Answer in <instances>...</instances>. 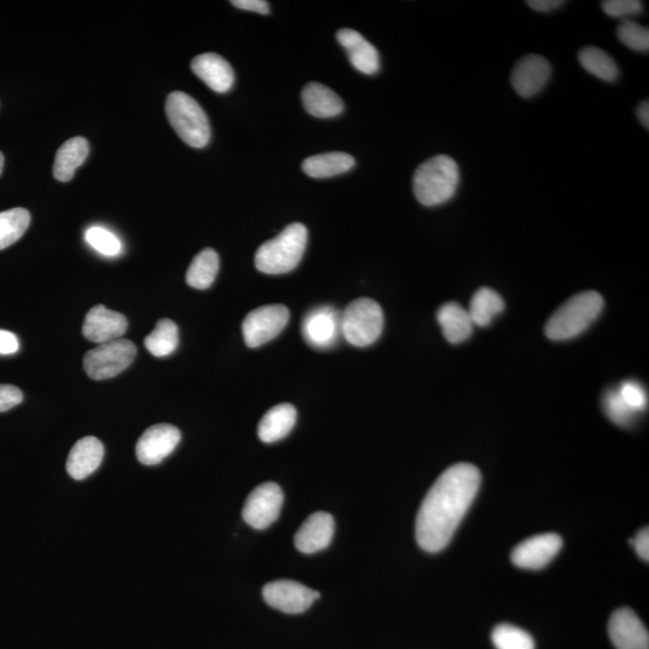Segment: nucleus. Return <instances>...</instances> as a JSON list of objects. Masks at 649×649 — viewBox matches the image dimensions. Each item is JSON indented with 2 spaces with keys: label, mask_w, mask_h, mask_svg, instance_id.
Listing matches in <instances>:
<instances>
[{
  "label": "nucleus",
  "mask_w": 649,
  "mask_h": 649,
  "mask_svg": "<svg viewBox=\"0 0 649 649\" xmlns=\"http://www.w3.org/2000/svg\"><path fill=\"white\" fill-rule=\"evenodd\" d=\"M619 395L628 406L637 414L642 413L647 407V394L642 385L637 381H624L617 387Z\"/></svg>",
  "instance_id": "f704fd0d"
},
{
  "label": "nucleus",
  "mask_w": 649,
  "mask_h": 649,
  "mask_svg": "<svg viewBox=\"0 0 649 649\" xmlns=\"http://www.w3.org/2000/svg\"><path fill=\"white\" fill-rule=\"evenodd\" d=\"M337 40L347 51L350 63L356 70L366 75L378 73L380 69L379 52L359 32L353 31V29H341L337 33Z\"/></svg>",
  "instance_id": "6ab92c4d"
},
{
  "label": "nucleus",
  "mask_w": 649,
  "mask_h": 649,
  "mask_svg": "<svg viewBox=\"0 0 649 649\" xmlns=\"http://www.w3.org/2000/svg\"><path fill=\"white\" fill-rule=\"evenodd\" d=\"M234 7L247 11H254L263 15L270 14V4L264 0H232Z\"/></svg>",
  "instance_id": "58836bf2"
},
{
  "label": "nucleus",
  "mask_w": 649,
  "mask_h": 649,
  "mask_svg": "<svg viewBox=\"0 0 649 649\" xmlns=\"http://www.w3.org/2000/svg\"><path fill=\"white\" fill-rule=\"evenodd\" d=\"M610 639L617 649H649L645 624L630 609L613 613L609 623Z\"/></svg>",
  "instance_id": "dca6fc26"
},
{
  "label": "nucleus",
  "mask_w": 649,
  "mask_h": 649,
  "mask_svg": "<svg viewBox=\"0 0 649 649\" xmlns=\"http://www.w3.org/2000/svg\"><path fill=\"white\" fill-rule=\"evenodd\" d=\"M20 349L19 338L13 332L0 330V355H11Z\"/></svg>",
  "instance_id": "4c0bfd02"
},
{
  "label": "nucleus",
  "mask_w": 649,
  "mask_h": 649,
  "mask_svg": "<svg viewBox=\"0 0 649 649\" xmlns=\"http://www.w3.org/2000/svg\"><path fill=\"white\" fill-rule=\"evenodd\" d=\"M637 555L640 556L643 561H649V531L648 528H643L636 537L631 540Z\"/></svg>",
  "instance_id": "ea45409f"
},
{
  "label": "nucleus",
  "mask_w": 649,
  "mask_h": 649,
  "mask_svg": "<svg viewBox=\"0 0 649 649\" xmlns=\"http://www.w3.org/2000/svg\"><path fill=\"white\" fill-rule=\"evenodd\" d=\"M341 326L345 341L357 348L369 347L383 333V309L371 299L355 300L341 314Z\"/></svg>",
  "instance_id": "423d86ee"
},
{
  "label": "nucleus",
  "mask_w": 649,
  "mask_h": 649,
  "mask_svg": "<svg viewBox=\"0 0 649 649\" xmlns=\"http://www.w3.org/2000/svg\"><path fill=\"white\" fill-rule=\"evenodd\" d=\"M603 402L606 415L615 424L623 427L634 424L637 413L623 401L617 389L607 391Z\"/></svg>",
  "instance_id": "2f4dec72"
},
{
  "label": "nucleus",
  "mask_w": 649,
  "mask_h": 649,
  "mask_svg": "<svg viewBox=\"0 0 649 649\" xmlns=\"http://www.w3.org/2000/svg\"><path fill=\"white\" fill-rule=\"evenodd\" d=\"M104 445L98 438L86 437L71 449L67 461V472L75 480H85L100 467L104 458Z\"/></svg>",
  "instance_id": "aec40b11"
},
{
  "label": "nucleus",
  "mask_w": 649,
  "mask_h": 649,
  "mask_svg": "<svg viewBox=\"0 0 649 649\" xmlns=\"http://www.w3.org/2000/svg\"><path fill=\"white\" fill-rule=\"evenodd\" d=\"M23 401V394L14 385H0V413L8 412Z\"/></svg>",
  "instance_id": "e433bc0d"
},
{
  "label": "nucleus",
  "mask_w": 649,
  "mask_h": 649,
  "mask_svg": "<svg viewBox=\"0 0 649 649\" xmlns=\"http://www.w3.org/2000/svg\"><path fill=\"white\" fill-rule=\"evenodd\" d=\"M138 348L128 339L99 344L97 348L89 350L83 357V367L89 378L105 380L115 378L122 373L135 360Z\"/></svg>",
  "instance_id": "0eeeda50"
},
{
  "label": "nucleus",
  "mask_w": 649,
  "mask_h": 649,
  "mask_svg": "<svg viewBox=\"0 0 649 649\" xmlns=\"http://www.w3.org/2000/svg\"><path fill=\"white\" fill-rule=\"evenodd\" d=\"M460 181V168L455 160L448 156H437L416 169L413 192L421 205L439 206L454 198Z\"/></svg>",
  "instance_id": "f03ea898"
},
{
  "label": "nucleus",
  "mask_w": 649,
  "mask_h": 649,
  "mask_svg": "<svg viewBox=\"0 0 649 649\" xmlns=\"http://www.w3.org/2000/svg\"><path fill=\"white\" fill-rule=\"evenodd\" d=\"M3 168H4V156L3 153L0 152V175H2Z\"/></svg>",
  "instance_id": "37998d69"
},
{
  "label": "nucleus",
  "mask_w": 649,
  "mask_h": 649,
  "mask_svg": "<svg viewBox=\"0 0 649 649\" xmlns=\"http://www.w3.org/2000/svg\"><path fill=\"white\" fill-rule=\"evenodd\" d=\"M307 242L305 225H288L277 237L261 244L255 254L256 270L265 275H284L294 271L306 252Z\"/></svg>",
  "instance_id": "7ed1b4c3"
},
{
  "label": "nucleus",
  "mask_w": 649,
  "mask_h": 649,
  "mask_svg": "<svg viewBox=\"0 0 649 649\" xmlns=\"http://www.w3.org/2000/svg\"><path fill=\"white\" fill-rule=\"evenodd\" d=\"M297 412L289 403L273 407L261 419L258 436L261 442L271 444L287 437L296 425Z\"/></svg>",
  "instance_id": "4be33fe9"
},
{
  "label": "nucleus",
  "mask_w": 649,
  "mask_h": 649,
  "mask_svg": "<svg viewBox=\"0 0 649 649\" xmlns=\"http://www.w3.org/2000/svg\"><path fill=\"white\" fill-rule=\"evenodd\" d=\"M263 597L273 609L296 615L308 610L320 594L302 583L279 580L267 583Z\"/></svg>",
  "instance_id": "9b49d317"
},
{
  "label": "nucleus",
  "mask_w": 649,
  "mask_h": 649,
  "mask_svg": "<svg viewBox=\"0 0 649 649\" xmlns=\"http://www.w3.org/2000/svg\"><path fill=\"white\" fill-rule=\"evenodd\" d=\"M335 534V521L327 512L309 516L295 535L296 549L306 555L323 551L331 544Z\"/></svg>",
  "instance_id": "f3484780"
},
{
  "label": "nucleus",
  "mask_w": 649,
  "mask_h": 649,
  "mask_svg": "<svg viewBox=\"0 0 649 649\" xmlns=\"http://www.w3.org/2000/svg\"><path fill=\"white\" fill-rule=\"evenodd\" d=\"M89 144L85 138H73L65 142L56 154L53 176L59 182L73 180L76 169L86 162Z\"/></svg>",
  "instance_id": "b1692460"
},
{
  "label": "nucleus",
  "mask_w": 649,
  "mask_h": 649,
  "mask_svg": "<svg viewBox=\"0 0 649 649\" xmlns=\"http://www.w3.org/2000/svg\"><path fill=\"white\" fill-rule=\"evenodd\" d=\"M302 336L314 349L327 350L335 347L342 336L341 313L332 306L311 309L303 318Z\"/></svg>",
  "instance_id": "9d476101"
},
{
  "label": "nucleus",
  "mask_w": 649,
  "mask_h": 649,
  "mask_svg": "<svg viewBox=\"0 0 649 649\" xmlns=\"http://www.w3.org/2000/svg\"><path fill=\"white\" fill-rule=\"evenodd\" d=\"M284 494L275 482H266L254 488L243 506V520L254 529L269 528L281 514Z\"/></svg>",
  "instance_id": "1a4fd4ad"
},
{
  "label": "nucleus",
  "mask_w": 649,
  "mask_h": 649,
  "mask_svg": "<svg viewBox=\"0 0 649 649\" xmlns=\"http://www.w3.org/2000/svg\"><path fill=\"white\" fill-rule=\"evenodd\" d=\"M503 311L502 296L490 288H481L476 291L468 309L473 324L481 327L490 325L492 320Z\"/></svg>",
  "instance_id": "bb28decb"
},
{
  "label": "nucleus",
  "mask_w": 649,
  "mask_h": 649,
  "mask_svg": "<svg viewBox=\"0 0 649 649\" xmlns=\"http://www.w3.org/2000/svg\"><path fill=\"white\" fill-rule=\"evenodd\" d=\"M302 103L309 115L318 118L336 117L344 110L341 97L319 82L308 83L303 88Z\"/></svg>",
  "instance_id": "412c9836"
},
{
  "label": "nucleus",
  "mask_w": 649,
  "mask_h": 649,
  "mask_svg": "<svg viewBox=\"0 0 649 649\" xmlns=\"http://www.w3.org/2000/svg\"><path fill=\"white\" fill-rule=\"evenodd\" d=\"M617 35L618 39L630 50L637 52H647L649 50L648 28L640 26L639 23L624 20L617 29Z\"/></svg>",
  "instance_id": "473e14b6"
},
{
  "label": "nucleus",
  "mask_w": 649,
  "mask_h": 649,
  "mask_svg": "<svg viewBox=\"0 0 649 649\" xmlns=\"http://www.w3.org/2000/svg\"><path fill=\"white\" fill-rule=\"evenodd\" d=\"M171 127L193 148H204L211 139L210 122L198 101L183 92H172L165 105Z\"/></svg>",
  "instance_id": "39448f33"
},
{
  "label": "nucleus",
  "mask_w": 649,
  "mask_h": 649,
  "mask_svg": "<svg viewBox=\"0 0 649 649\" xmlns=\"http://www.w3.org/2000/svg\"><path fill=\"white\" fill-rule=\"evenodd\" d=\"M31 214L25 208H13V210L0 213V250L13 246L25 235Z\"/></svg>",
  "instance_id": "c756f323"
},
{
  "label": "nucleus",
  "mask_w": 649,
  "mask_h": 649,
  "mask_svg": "<svg viewBox=\"0 0 649 649\" xmlns=\"http://www.w3.org/2000/svg\"><path fill=\"white\" fill-rule=\"evenodd\" d=\"M497 649H535L533 637L527 631L511 624H499L492 633Z\"/></svg>",
  "instance_id": "7c9ffc66"
},
{
  "label": "nucleus",
  "mask_w": 649,
  "mask_h": 649,
  "mask_svg": "<svg viewBox=\"0 0 649 649\" xmlns=\"http://www.w3.org/2000/svg\"><path fill=\"white\" fill-rule=\"evenodd\" d=\"M180 342L178 327L170 319L159 320L156 329L145 339V345L153 356L165 357L174 353Z\"/></svg>",
  "instance_id": "c85d7f7f"
},
{
  "label": "nucleus",
  "mask_w": 649,
  "mask_h": 649,
  "mask_svg": "<svg viewBox=\"0 0 649 649\" xmlns=\"http://www.w3.org/2000/svg\"><path fill=\"white\" fill-rule=\"evenodd\" d=\"M219 271V255L216 250L206 248L195 256L187 271L186 281L190 287L205 290L216 281Z\"/></svg>",
  "instance_id": "a878e982"
},
{
  "label": "nucleus",
  "mask_w": 649,
  "mask_h": 649,
  "mask_svg": "<svg viewBox=\"0 0 649 649\" xmlns=\"http://www.w3.org/2000/svg\"><path fill=\"white\" fill-rule=\"evenodd\" d=\"M563 540L557 534H541L517 545L511 561L518 568L539 570L546 567L561 551Z\"/></svg>",
  "instance_id": "ddd939ff"
},
{
  "label": "nucleus",
  "mask_w": 649,
  "mask_h": 649,
  "mask_svg": "<svg viewBox=\"0 0 649 649\" xmlns=\"http://www.w3.org/2000/svg\"><path fill=\"white\" fill-rule=\"evenodd\" d=\"M579 61L587 71L598 79L613 82L618 79L619 69L609 53L598 49V47L588 46L579 53Z\"/></svg>",
  "instance_id": "cd10ccee"
},
{
  "label": "nucleus",
  "mask_w": 649,
  "mask_h": 649,
  "mask_svg": "<svg viewBox=\"0 0 649 649\" xmlns=\"http://www.w3.org/2000/svg\"><path fill=\"white\" fill-rule=\"evenodd\" d=\"M127 329L128 320L123 314L98 305L87 313L82 333L88 341L104 344L121 339Z\"/></svg>",
  "instance_id": "2eb2a0df"
},
{
  "label": "nucleus",
  "mask_w": 649,
  "mask_h": 649,
  "mask_svg": "<svg viewBox=\"0 0 649 649\" xmlns=\"http://www.w3.org/2000/svg\"><path fill=\"white\" fill-rule=\"evenodd\" d=\"M289 309L283 305H269L254 309L243 320L244 342L249 348H259L269 343L288 325Z\"/></svg>",
  "instance_id": "6e6552de"
},
{
  "label": "nucleus",
  "mask_w": 649,
  "mask_h": 649,
  "mask_svg": "<svg viewBox=\"0 0 649 649\" xmlns=\"http://www.w3.org/2000/svg\"><path fill=\"white\" fill-rule=\"evenodd\" d=\"M604 13L613 19H624L640 15L643 11V4L639 0H606L601 3Z\"/></svg>",
  "instance_id": "c9c22d12"
},
{
  "label": "nucleus",
  "mask_w": 649,
  "mask_h": 649,
  "mask_svg": "<svg viewBox=\"0 0 649 649\" xmlns=\"http://www.w3.org/2000/svg\"><path fill=\"white\" fill-rule=\"evenodd\" d=\"M603 308V297L595 291L575 295L547 321L546 336L552 341L575 338L597 320Z\"/></svg>",
  "instance_id": "20e7f679"
},
{
  "label": "nucleus",
  "mask_w": 649,
  "mask_h": 649,
  "mask_svg": "<svg viewBox=\"0 0 649 649\" xmlns=\"http://www.w3.org/2000/svg\"><path fill=\"white\" fill-rule=\"evenodd\" d=\"M355 166V159L348 153L330 152L309 157L303 162L305 174L313 178H329L345 174Z\"/></svg>",
  "instance_id": "393cba45"
},
{
  "label": "nucleus",
  "mask_w": 649,
  "mask_h": 649,
  "mask_svg": "<svg viewBox=\"0 0 649 649\" xmlns=\"http://www.w3.org/2000/svg\"><path fill=\"white\" fill-rule=\"evenodd\" d=\"M437 319L444 336L452 344L462 343L472 335L473 321L466 308L456 302L445 303L439 308Z\"/></svg>",
  "instance_id": "5701e85b"
},
{
  "label": "nucleus",
  "mask_w": 649,
  "mask_h": 649,
  "mask_svg": "<svg viewBox=\"0 0 649 649\" xmlns=\"http://www.w3.org/2000/svg\"><path fill=\"white\" fill-rule=\"evenodd\" d=\"M86 241L89 246L105 256H117L122 253V242L111 231L93 226L86 231Z\"/></svg>",
  "instance_id": "72a5a7b5"
},
{
  "label": "nucleus",
  "mask_w": 649,
  "mask_h": 649,
  "mask_svg": "<svg viewBox=\"0 0 649 649\" xmlns=\"http://www.w3.org/2000/svg\"><path fill=\"white\" fill-rule=\"evenodd\" d=\"M192 70L214 92L226 93L234 86V69L217 53H204L195 57Z\"/></svg>",
  "instance_id": "a211bd4d"
},
{
  "label": "nucleus",
  "mask_w": 649,
  "mask_h": 649,
  "mask_svg": "<svg viewBox=\"0 0 649 649\" xmlns=\"http://www.w3.org/2000/svg\"><path fill=\"white\" fill-rule=\"evenodd\" d=\"M552 69L546 58L529 55L515 65L511 74V85L522 98L539 94L550 81Z\"/></svg>",
  "instance_id": "4468645a"
},
{
  "label": "nucleus",
  "mask_w": 649,
  "mask_h": 649,
  "mask_svg": "<svg viewBox=\"0 0 649 649\" xmlns=\"http://www.w3.org/2000/svg\"><path fill=\"white\" fill-rule=\"evenodd\" d=\"M637 117H639L643 127L648 129L649 128V104L647 100L642 101L640 106L637 107Z\"/></svg>",
  "instance_id": "79ce46f5"
},
{
  "label": "nucleus",
  "mask_w": 649,
  "mask_h": 649,
  "mask_svg": "<svg viewBox=\"0 0 649 649\" xmlns=\"http://www.w3.org/2000/svg\"><path fill=\"white\" fill-rule=\"evenodd\" d=\"M527 4L529 8L540 11V13H550V11L561 8L564 2L561 0H529Z\"/></svg>",
  "instance_id": "a19ab883"
},
{
  "label": "nucleus",
  "mask_w": 649,
  "mask_h": 649,
  "mask_svg": "<svg viewBox=\"0 0 649 649\" xmlns=\"http://www.w3.org/2000/svg\"><path fill=\"white\" fill-rule=\"evenodd\" d=\"M181 442L177 427L160 424L146 430L136 444V457L145 466H156L170 456Z\"/></svg>",
  "instance_id": "f8f14e48"
},
{
  "label": "nucleus",
  "mask_w": 649,
  "mask_h": 649,
  "mask_svg": "<svg viewBox=\"0 0 649 649\" xmlns=\"http://www.w3.org/2000/svg\"><path fill=\"white\" fill-rule=\"evenodd\" d=\"M479 469L458 463L434 482L416 517V540L422 550L436 553L449 545L464 515L478 494Z\"/></svg>",
  "instance_id": "f257e3e1"
}]
</instances>
